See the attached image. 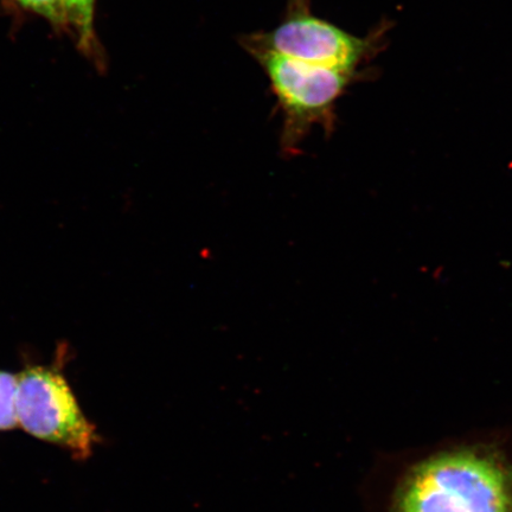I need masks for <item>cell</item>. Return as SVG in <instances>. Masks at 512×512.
<instances>
[{
	"mask_svg": "<svg viewBox=\"0 0 512 512\" xmlns=\"http://www.w3.org/2000/svg\"><path fill=\"white\" fill-rule=\"evenodd\" d=\"M390 512H512V465L483 447L438 454L401 480Z\"/></svg>",
	"mask_w": 512,
	"mask_h": 512,
	"instance_id": "obj_1",
	"label": "cell"
},
{
	"mask_svg": "<svg viewBox=\"0 0 512 512\" xmlns=\"http://www.w3.org/2000/svg\"><path fill=\"white\" fill-rule=\"evenodd\" d=\"M264 69L283 117L280 149L287 158L303 152L313 127L331 137L336 130V106L357 78V72L313 66L268 50L249 51Z\"/></svg>",
	"mask_w": 512,
	"mask_h": 512,
	"instance_id": "obj_2",
	"label": "cell"
},
{
	"mask_svg": "<svg viewBox=\"0 0 512 512\" xmlns=\"http://www.w3.org/2000/svg\"><path fill=\"white\" fill-rule=\"evenodd\" d=\"M17 379L18 426L31 437L63 448L76 460L91 457L100 435L62 371L34 366Z\"/></svg>",
	"mask_w": 512,
	"mask_h": 512,
	"instance_id": "obj_3",
	"label": "cell"
},
{
	"mask_svg": "<svg viewBox=\"0 0 512 512\" xmlns=\"http://www.w3.org/2000/svg\"><path fill=\"white\" fill-rule=\"evenodd\" d=\"M312 0H287L281 22L271 31L240 38L243 49L268 50L313 66L356 72L373 50V40L356 37L313 15Z\"/></svg>",
	"mask_w": 512,
	"mask_h": 512,
	"instance_id": "obj_4",
	"label": "cell"
},
{
	"mask_svg": "<svg viewBox=\"0 0 512 512\" xmlns=\"http://www.w3.org/2000/svg\"><path fill=\"white\" fill-rule=\"evenodd\" d=\"M63 2L70 28L75 31L79 47L85 53L93 54L96 50L94 30L96 0H63Z\"/></svg>",
	"mask_w": 512,
	"mask_h": 512,
	"instance_id": "obj_5",
	"label": "cell"
},
{
	"mask_svg": "<svg viewBox=\"0 0 512 512\" xmlns=\"http://www.w3.org/2000/svg\"><path fill=\"white\" fill-rule=\"evenodd\" d=\"M17 392V375L0 370V432L18 427Z\"/></svg>",
	"mask_w": 512,
	"mask_h": 512,
	"instance_id": "obj_6",
	"label": "cell"
},
{
	"mask_svg": "<svg viewBox=\"0 0 512 512\" xmlns=\"http://www.w3.org/2000/svg\"><path fill=\"white\" fill-rule=\"evenodd\" d=\"M15 2L32 14L47 19L56 28H70L63 0H15Z\"/></svg>",
	"mask_w": 512,
	"mask_h": 512,
	"instance_id": "obj_7",
	"label": "cell"
}]
</instances>
